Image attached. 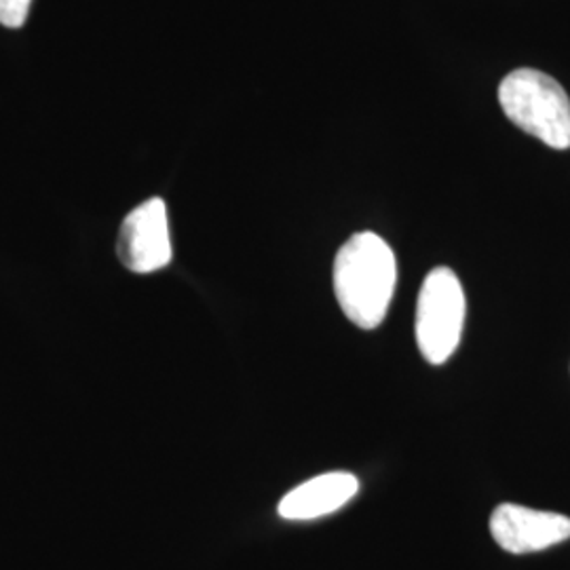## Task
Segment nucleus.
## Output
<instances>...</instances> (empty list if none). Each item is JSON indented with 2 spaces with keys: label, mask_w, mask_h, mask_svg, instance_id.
Returning <instances> with one entry per match:
<instances>
[{
  "label": "nucleus",
  "mask_w": 570,
  "mask_h": 570,
  "mask_svg": "<svg viewBox=\"0 0 570 570\" xmlns=\"http://www.w3.org/2000/svg\"><path fill=\"white\" fill-rule=\"evenodd\" d=\"M465 292L449 266H438L421 285L416 301V345L429 364L440 366L456 351L465 326Z\"/></svg>",
  "instance_id": "nucleus-3"
},
{
  "label": "nucleus",
  "mask_w": 570,
  "mask_h": 570,
  "mask_svg": "<svg viewBox=\"0 0 570 570\" xmlns=\"http://www.w3.org/2000/svg\"><path fill=\"white\" fill-rule=\"evenodd\" d=\"M117 256L131 273L146 275L161 271L171 263V239L167 223V205L161 197H153L122 220Z\"/></svg>",
  "instance_id": "nucleus-4"
},
{
  "label": "nucleus",
  "mask_w": 570,
  "mask_h": 570,
  "mask_svg": "<svg viewBox=\"0 0 570 570\" xmlns=\"http://www.w3.org/2000/svg\"><path fill=\"white\" fill-rule=\"evenodd\" d=\"M357 490L360 480L353 473L330 471L289 490L277 511L284 520H317L345 508Z\"/></svg>",
  "instance_id": "nucleus-6"
},
{
  "label": "nucleus",
  "mask_w": 570,
  "mask_h": 570,
  "mask_svg": "<svg viewBox=\"0 0 570 570\" xmlns=\"http://www.w3.org/2000/svg\"><path fill=\"white\" fill-rule=\"evenodd\" d=\"M30 4L32 0H0V23L4 28L18 30L28 20Z\"/></svg>",
  "instance_id": "nucleus-7"
},
{
  "label": "nucleus",
  "mask_w": 570,
  "mask_h": 570,
  "mask_svg": "<svg viewBox=\"0 0 570 570\" xmlns=\"http://www.w3.org/2000/svg\"><path fill=\"white\" fill-rule=\"evenodd\" d=\"M499 104L515 127L556 150L570 148V100L550 75L520 68L499 85Z\"/></svg>",
  "instance_id": "nucleus-2"
},
{
  "label": "nucleus",
  "mask_w": 570,
  "mask_h": 570,
  "mask_svg": "<svg viewBox=\"0 0 570 570\" xmlns=\"http://www.w3.org/2000/svg\"><path fill=\"white\" fill-rule=\"evenodd\" d=\"M490 534L501 550L534 553L570 539V518L553 511L503 503L490 515Z\"/></svg>",
  "instance_id": "nucleus-5"
},
{
  "label": "nucleus",
  "mask_w": 570,
  "mask_h": 570,
  "mask_svg": "<svg viewBox=\"0 0 570 570\" xmlns=\"http://www.w3.org/2000/svg\"><path fill=\"white\" fill-rule=\"evenodd\" d=\"M397 282L395 254L370 230L355 233L334 261V294L348 322L374 330L387 317Z\"/></svg>",
  "instance_id": "nucleus-1"
}]
</instances>
